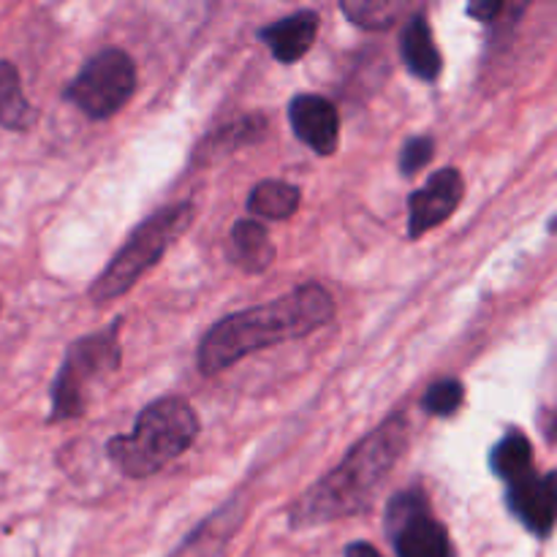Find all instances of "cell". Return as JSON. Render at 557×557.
Listing matches in <instances>:
<instances>
[{"label":"cell","instance_id":"1","mask_svg":"<svg viewBox=\"0 0 557 557\" xmlns=\"http://www.w3.org/2000/svg\"><path fill=\"white\" fill-rule=\"evenodd\" d=\"M335 319V299L321 283H302L261 308L239 310L218 321L199 343V370L218 375L250 354L313 335Z\"/></svg>","mask_w":557,"mask_h":557},{"label":"cell","instance_id":"8","mask_svg":"<svg viewBox=\"0 0 557 557\" xmlns=\"http://www.w3.org/2000/svg\"><path fill=\"white\" fill-rule=\"evenodd\" d=\"M466 194V180L460 169H438L428 185L413 190L408 199V237L419 239L449 221Z\"/></svg>","mask_w":557,"mask_h":557},{"label":"cell","instance_id":"23","mask_svg":"<svg viewBox=\"0 0 557 557\" xmlns=\"http://www.w3.org/2000/svg\"><path fill=\"white\" fill-rule=\"evenodd\" d=\"M346 557H384V555H381L379 549L373 547V544H368V542H354V544H348Z\"/></svg>","mask_w":557,"mask_h":557},{"label":"cell","instance_id":"22","mask_svg":"<svg viewBox=\"0 0 557 557\" xmlns=\"http://www.w3.org/2000/svg\"><path fill=\"white\" fill-rule=\"evenodd\" d=\"M506 5L504 3H498V0H487V3H471L468 5V14L471 16H476L479 22H495V16L500 14V11H504Z\"/></svg>","mask_w":557,"mask_h":557},{"label":"cell","instance_id":"6","mask_svg":"<svg viewBox=\"0 0 557 557\" xmlns=\"http://www.w3.org/2000/svg\"><path fill=\"white\" fill-rule=\"evenodd\" d=\"M136 92V65L123 49H103L82 65L65 87V98L90 120L114 117Z\"/></svg>","mask_w":557,"mask_h":557},{"label":"cell","instance_id":"2","mask_svg":"<svg viewBox=\"0 0 557 557\" xmlns=\"http://www.w3.org/2000/svg\"><path fill=\"white\" fill-rule=\"evenodd\" d=\"M406 446L408 419L406 413H395L384 424H379L368 438L359 441L335 471L326 473L321 482H315L308 493L294 500L288 511V525L294 531H302V528L326 525V522L368 509L384 479L395 471Z\"/></svg>","mask_w":557,"mask_h":557},{"label":"cell","instance_id":"9","mask_svg":"<svg viewBox=\"0 0 557 557\" xmlns=\"http://www.w3.org/2000/svg\"><path fill=\"white\" fill-rule=\"evenodd\" d=\"M288 123L294 136L319 156H332L341 145V114L324 96L302 92L288 103Z\"/></svg>","mask_w":557,"mask_h":557},{"label":"cell","instance_id":"7","mask_svg":"<svg viewBox=\"0 0 557 557\" xmlns=\"http://www.w3.org/2000/svg\"><path fill=\"white\" fill-rule=\"evenodd\" d=\"M386 533L397 557H455L451 539L422 490L397 493L386 506Z\"/></svg>","mask_w":557,"mask_h":557},{"label":"cell","instance_id":"16","mask_svg":"<svg viewBox=\"0 0 557 557\" xmlns=\"http://www.w3.org/2000/svg\"><path fill=\"white\" fill-rule=\"evenodd\" d=\"M237 525L239 517L234 515V504L223 506L215 517L205 520V525L183 544V549L174 557H221L228 536H232Z\"/></svg>","mask_w":557,"mask_h":557},{"label":"cell","instance_id":"18","mask_svg":"<svg viewBox=\"0 0 557 557\" xmlns=\"http://www.w3.org/2000/svg\"><path fill=\"white\" fill-rule=\"evenodd\" d=\"M341 11L364 30H386L400 16H406V3L400 0H343Z\"/></svg>","mask_w":557,"mask_h":557},{"label":"cell","instance_id":"21","mask_svg":"<svg viewBox=\"0 0 557 557\" xmlns=\"http://www.w3.org/2000/svg\"><path fill=\"white\" fill-rule=\"evenodd\" d=\"M433 152H435L433 136L428 134L411 136L400 150V174L411 177V174L422 172V169L433 161Z\"/></svg>","mask_w":557,"mask_h":557},{"label":"cell","instance_id":"4","mask_svg":"<svg viewBox=\"0 0 557 557\" xmlns=\"http://www.w3.org/2000/svg\"><path fill=\"white\" fill-rule=\"evenodd\" d=\"M194 215L196 207L190 201H180V205L163 207L145 223H139L128 243L114 253L107 270L90 286L92 302L107 305L131 292L139 283V277L150 272L161 261V256L177 243L180 234L194 223Z\"/></svg>","mask_w":557,"mask_h":557},{"label":"cell","instance_id":"19","mask_svg":"<svg viewBox=\"0 0 557 557\" xmlns=\"http://www.w3.org/2000/svg\"><path fill=\"white\" fill-rule=\"evenodd\" d=\"M466 403V386L457 379L435 381L422 395V411L430 417H455Z\"/></svg>","mask_w":557,"mask_h":557},{"label":"cell","instance_id":"10","mask_svg":"<svg viewBox=\"0 0 557 557\" xmlns=\"http://www.w3.org/2000/svg\"><path fill=\"white\" fill-rule=\"evenodd\" d=\"M555 473L539 476L536 471L509 482L506 506L531 533L547 539L555 528Z\"/></svg>","mask_w":557,"mask_h":557},{"label":"cell","instance_id":"14","mask_svg":"<svg viewBox=\"0 0 557 557\" xmlns=\"http://www.w3.org/2000/svg\"><path fill=\"white\" fill-rule=\"evenodd\" d=\"M38 112L22 90L20 71L9 60H0V125L9 131H30Z\"/></svg>","mask_w":557,"mask_h":557},{"label":"cell","instance_id":"17","mask_svg":"<svg viewBox=\"0 0 557 557\" xmlns=\"http://www.w3.org/2000/svg\"><path fill=\"white\" fill-rule=\"evenodd\" d=\"M490 468H493L495 476L504 479L506 484L531 473L533 446L531 441H528V435L520 433V430L506 433L504 438L493 446V451H490Z\"/></svg>","mask_w":557,"mask_h":557},{"label":"cell","instance_id":"11","mask_svg":"<svg viewBox=\"0 0 557 557\" xmlns=\"http://www.w3.org/2000/svg\"><path fill=\"white\" fill-rule=\"evenodd\" d=\"M319 14L310 9H302L261 27L259 38L270 47L275 60H281V63H297L313 47L315 36H319Z\"/></svg>","mask_w":557,"mask_h":557},{"label":"cell","instance_id":"12","mask_svg":"<svg viewBox=\"0 0 557 557\" xmlns=\"http://www.w3.org/2000/svg\"><path fill=\"white\" fill-rule=\"evenodd\" d=\"M400 58L406 63L408 74L422 82H435L441 76V71H444V58H441L433 27H430L424 14H411L406 20V25H403Z\"/></svg>","mask_w":557,"mask_h":557},{"label":"cell","instance_id":"15","mask_svg":"<svg viewBox=\"0 0 557 557\" xmlns=\"http://www.w3.org/2000/svg\"><path fill=\"white\" fill-rule=\"evenodd\" d=\"M299 194L297 185L283 183V180H261L248 196V212L256 218H267V221H288L294 212L299 210Z\"/></svg>","mask_w":557,"mask_h":557},{"label":"cell","instance_id":"5","mask_svg":"<svg viewBox=\"0 0 557 557\" xmlns=\"http://www.w3.org/2000/svg\"><path fill=\"white\" fill-rule=\"evenodd\" d=\"M120 324L123 321L117 319L107 332H96V335L71 343L63 368L58 370V379L52 384L49 422L82 417L87 408V397H90V386L120 368V359H123V348L117 341Z\"/></svg>","mask_w":557,"mask_h":557},{"label":"cell","instance_id":"13","mask_svg":"<svg viewBox=\"0 0 557 557\" xmlns=\"http://www.w3.org/2000/svg\"><path fill=\"white\" fill-rule=\"evenodd\" d=\"M228 259L243 272L261 275L275 261V245L259 221L243 218V221L234 223L232 234H228Z\"/></svg>","mask_w":557,"mask_h":557},{"label":"cell","instance_id":"20","mask_svg":"<svg viewBox=\"0 0 557 557\" xmlns=\"http://www.w3.org/2000/svg\"><path fill=\"white\" fill-rule=\"evenodd\" d=\"M264 128H267V120L261 117V114L243 117V120H237V123H232V125H226V128L218 131V134L212 136L210 147L212 150L228 152V150H234V147H243V145H250V141L261 139Z\"/></svg>","mask_w":557,"mask_h":557},{"label":"cell","instance_id":"3","mask_svg":"<svg viewBox=\"0 0 557 557\" xmlns=\"http://www.w3.org/2000/svg\"><path fill=\"white\" fill-rule=\"evenodd\" d=\"M199 428V417L188 400L158 397L141 408L128 435L109 441L107 455L123 476L150 479L194 446Z\"/></svg>","mask_w":557,"mask_h":557}]
</instances>
